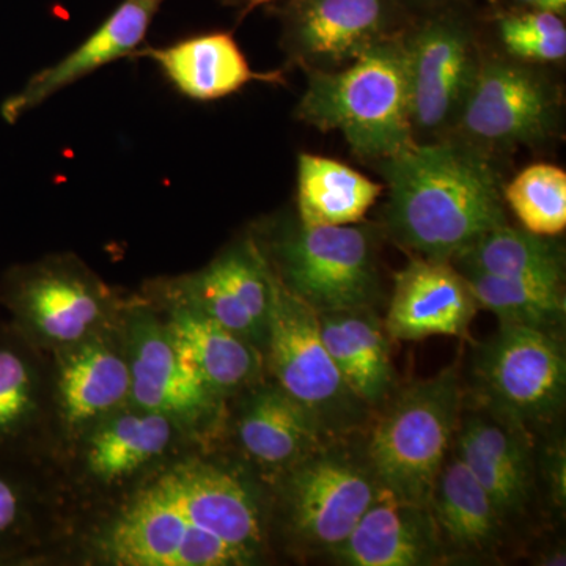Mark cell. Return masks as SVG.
<instances>
[{
	"mask_svg": "<svg viewBox=\"0 0 566 566\" xmlns=\"http://www.w3.org/2000/svg\"><path fill=\"white\" fill-rule=\"evenodd\" d=\"M504 200L527 232L558 237L566 227V172L536 163L504 185Z\"/></svg>",
	"mask_w": 566,
	"mask_h": 566,
	"instance_id": "cell-30",
	"label": "cell"
},
{
	"mask_svg": "<svg viewBox=\"0 0 566 566\" xmlns=\"http://www.w3.org/2000/svg\"><path fill=\"white\" fill-rule=\"evenodd\" d=\"M283 285L316 314L375 308L381 294L374 227H305L297 221L260 243Z\"/></svg>",
	"mask_w": 566,
	"mask_h": 566,
	"instance_id": "cell-5",
	"label": "cell"
},
{
	"mask_svg": "<svg viewBox=\"0 0 566 566\" xmlns=\"http://www.w3.org/2000/svg\"><path fill=\"white\" fill-rule=\"evenodd\" d=\"M406 7L416 6L422 7V9L438 11L447 9H460L465 0H401Z\"/></svg>",
	"mask_w": 566,
	"mask_h": 566,
	"instance_id": "cell-34",
	"label": "cell"
},
{
	"mask_svg": "<svg viewBox=\"0 0 566 566\" xmlns=\"http://www.w3.org/2000/svg\"><path fill=\"white\" fill-rule=\"evenodd\" d=\"M452 264L460 273L565 282L564 245L509 223L482 234Z\"/></svg>",
	"mask_w": 566,
	"mask_h": 566,
	"instance_id": "cell-27",
	"label": "cell"
},
{
	"mask_svg": "<svg viewBox=\"0 0 566 566\" xmlns=\"http://www.w3.org/2000/svg\"><path fill=\"white\" fill-rule=\"evenodd\" d=\"M177 423L169 417L129 405L95 424L85 461L102 482H115L161 457L172 442Z\"/></svg>",
	"mask_w": 566,
	"mask_h": 566,
	"instance_id": "cell-26",
	"label": "cell"
},
{
	"mask_svg": "<svg viewBox=\"0 0 566 566\" xmlns=\"http://www.w3.org/2000/svg\"><path fill=\"white\" fill-rule=\"evenodd\" d=\"M348 566H428L450 558L430 506L379 488L348 538L329 556Z\"/></svg>",
	"mask_w": 566,
	"mask_h": 566,
	"instance_id": "cell-16",
	"label": "cell"
},
{
	"mask_svg": "<svg viewBox=\"0 0 566 566\" xmlns=\"http://www.w3.org/2000/svg\"><path fill=\"white\" fill-rule=\"evenodd\" d=\"M453 450L493 502L504 524L523 515L534 493L528 434L490 412L460 420Z\"/></svg>",
	"mask_w": 566,
	"mask_h": 566,
	"instance_id": "cell-18",
	"label": "cell"
},
{
	"mask_svg": "<svg viewBox=\"0 0 566 566\" xmlns=\"http://www.w3.org/2000/svg\"><path fill=\"white\" fill-rule=\"evenodd\" d=\"M323 344L349 389L368 408L385 405L395 390L385 324L375 308L318 314Z\"/></svg>",
	"mask_w": 566,
	"mask_h": 566,
	"instance_id": "cell-22",
	"label": "cell"
},
{
	"mask_svg": "<svg viewBox=\"0 0 566 566\" xmlns=\"http://www.w3.org/2000/svg\"><path fill=\"white\" fill-rule=\"evenodd\" d=\"M282 48L301 69H344L411 24L401 0H286L279 9Z\"/></svg>",
	"mask_w": 566,
	"mask_h": 566,
	"instance_id": "cell-11",
	"label": "cell"
},
{
	"mask_svg": "<svg viewBox=\"0 0 566 566\" xmlns=\"http://www.w3.org/2000/svg\"><path fill=\"white\" fill-rule=\"evenodd\" d=\"M513 9L551 11L565 17L566 0H513Z\"/></svg>",
	"mask_w": 566,
	"mask_h": 566,
	"instance_id": "cell-33",
	"label": "cell"
},
{
	"mask_svg": "<svg viewBox=\"0 0 566 566\" xmlns=\"http://www.w3.org/2000/svg\"><path fill=\"white\" fill-rule=\"evenodd\" d=\"M403 33L375 44L334 71L305 70L307 87L297 120L344 136L354 155L378 164L411 147L416 139L409 111Z\"/></svg>",
	"mask_w": 566,
	"mask_h": 566,
	"instance_id": "cell-3",
	"label": "cell"
},
{
	"mask_svg": "<svg viewBox=\"0 0 566 566\" xmlns=\"http://www.w3.org/2000/svg\"><path fill=\"white\" fill-rule=\"evenodd\" d=\"M409 111L417 136L441 139L455 128L483 55L460 9L431 11L403 33Z\"/></svg>",
	"mask_w": 566,
	"mask_h": 566,
	"instance_id": "cell-8",
	"label": "cell"
},
{
	"mask_svg": "<svg viewBox=\"0 0 566 566\" xmlns=\"http://www.w3.org/2000/svg\"><path fill=\"white\" fill-rule=\"evenodd\" d=\"M164 2L166 0H122L76 50L33 74L21 91L2 103L3 120L13 125L74 82L118 59L136 54Z\"/></svg>",
	"mask_w": 566,
	"mask_h": 566,
	"instance_id": "cell-17",
	"label": "cell"
},
{
	"mask_svg": "<svg viewBox=\"0 0 566 566\" xmlns=\"http://www.w3.org/2000/svg\"><path fill=\"white\" fill-rule=\"evenodd\" d=\"M262 505L232 471L186 461L142 488L99 538L118 566H238L259 558Z\"/></svg>",
	"mask_w": 566,
	"mask_h": 566,
	"instance_id": "cell-1",
	"label": "cell"
},
{
	"mask_svg": "<svg viewBox=\"0 0 566 566\" xmlns=\"http://www.w3.org/2000/svg\"><path fill=\"white\" fill-rule=\"evenodd\" d=\"M463 398L460 374L450 367L387 400L365 452L379 488L401 501L430 506L455 441Z\"/></svg>",
	"mask_w": 566,
	"mask_h": 566,
	"instance_id": "cell-4",
	"label": "cell"
},
{
	"mask_svg": "<svg viewBox=\"0 0 566 566\" xmlns=\"http://www.w3.org/2000/svg\"><path fill=\"white\" fill-rule=\"evenodd\" d=\"M495 33L509 59L535 65L566 57L564 17L551 11L512 9L494 18Z\"/></svg>",
	"mask_w": 566,
	"mask_h": 566,
	"instance_id": "cell-31",
	"label": "cell"
},
{
	"mask_svg": "<svg viewBox=\"0 0 566 566\" xmlns=\"http://www.w3.org/2000/svg\"><path fill=\"white\" fill-rule=\"evenodd\" d=\"M136 54L153 59L174 87L196 102L226 98L251 82H283L281 71H253L230 32L202 33L170 46L148 48Z\"/></svg>",
	"mask_w": 566,
	"mask_h": 566,
	"instance_id": "cell-21",
	"label": "cell"
},
{
	"mask_svg": "<svg viewBox=\"0 0 566 566\" xmlns=\"http://www.w3.org/2000/svg\"><path fill=\"white\" fill-rule=\"evenodd\" d=\"M461 274L474 294L479 308L497 316L501 324L534 327L557 334L565 323L564 283L479 273Z\"/></svg>",
	"mask_w": 566,
	"mask_h": 566,
	"instance_id": "cell-28",
	"label": "cell"
},
{
	"mask_svg": "<svg viewBox=\"0 0 566 566\" xmlns=\"http://www.w3.org/2000/svg\"><path fill=\"white\" fill-rule=\"evenodd\" d=\"M282 475L290 534L327 556L348 538L379 491L365 458L357 460L334 446L319 447Z\"/></svg>",
	"mask_w": 566,
	"mask_h": 566,
	"instance_id": "cell-10",
	"label": "cell"
},
{
	"mask_svg": "<svg viewBox=\"0 0 566 566\" xmlns=\"http://www.w3.org/2000/svg\"><path fill=\"white\" fill-rule=\"evenodd\" d=\"M560 117V93L527 63L482 59L452 133L488 153L542 144Z\"/></svg>",
	"mask_w": 566,
	"mask_h": 566,
	"instance_id": "cell-9",
	"label": "cell"
},
{
	"mask_svg": "<svg viewBox=\"0 0 566 566\" xmlns=\"http://www.w3.org/2000/svg\"><path fill=\"white\" fill-rule=\"evenodd\" d=\"M274 283L273 266L262 248L253 238H245L199 273L169 283V294L262 349L266 344Z\"/></svg>",
	"mask_w": 566,
	"mask_h": 566,
	"instance_id": "cell-13",
	"label": "cell"
},
{
	"mask_svg": "<svg viewBox=\"0 0 566 566\" xmlns=\"http://www.w3.org/2000/svg\"><path fill=\"white\" fill-rule=\"evenodd\" d=\"M264 348L275 385L314 419L326 441L345 438L365 422L370 408L349 389L331 359L318 314L277 274Z\"/></svg>",
	"mask_w": 566,
	"mask_h": 566,
	"instance_id": "cell-6",
	"label": "cell"
},
{
	"mask_svg": "<svg viewBox=\"0 0 566 566\" xmlns=\"http://www.w3.org/2000/svg\"><path fill=\"white\" fill-rule=\"evenodd\" d=\"M472 376L486 412L527 434L564 409L566 357L557 334L501 324L476 346Z\"/></svg>",
	"mask_w": 566,
	"mask_h": 566,
	"instance_id": "cell-7",
	"label": "cell"
},
{
	"mask_svg": "<svg viewBox=\"0 0 566 566\" xmlns=\"http://www.w3.org/2000/svg\"><path fill=\"white\" fill-rule=\"evenodd\" d=\"M430 510L450 556L483 557L501 545L504 521L455 450L436 480Z\"/></svg>",
	"mask_w": 566,
	"mask_h": 566,
	"instance_id": "cell-24",
	"label": "cell"
},
{
	"mask_svg": "<svg viewBox=\"0 0 566 566\" xmlns=\"http://www.w3.org/2000/svg\"><path fill=\"white\" fill-rule=\"evenodd\" d=\"M29 513L31 494L24 479L10 460H0V558L20 549L29 527Z\"/></svg>",
	"mask_w": 566,
	"mask_h": 566,
	"instance_id": "cell-32",
	"label": "cell"
},
{
	"mask_svg": "<svg viewBox=\"0 0 566 566\" xmlns=\"http://www.w3.org/2000/svg\"><path fill=\"white\" fill-rule=\"evenodd\" d=\"M39 412V375L25 338L0 331V460H9Z\"/></svg>",
	"mask_w": 566,
	"mask_h": 566,
	"instance_id": "cell-29",
	"label": "cell"
},
{
	"mask_svg": "<svg viewBox=\"0 0 566 566\" xmlns=\"http://www.w3.org/2000/svg\"><path fill=\"white\" fill-rule=\"evenodd\" d=\"M59 403L71 430H92L132 401L128 354L98 335L66 346L59 367Z\"/></svg>",
	"mask_w": 566,
	"mask_h": 566,
	"instance_id": "cell-19",
	"label": "cell"
},
{
	"mask_svg": "<svg viewBox=\"0 0 566 566\" xmlns=\"http://www.w3.org/2000/svg\"><path fill=\"white\" fill-rule=\"evenodd\" d=\"M238 438L256 464L277 474L327 442L314 419L277 385L249 395L238 420Z\"/></svg>",
	"mask_w": 566,
	"mask_h": 566,
	"instance_id": "cell-23",
	"label": "cell"
},
{
	"mask_svg": "<svg viewBox=\"0 0 566 566\" xmlns=\"http://www.w3.org/2000/svg\"><path fill=\"white\" fill-rule=\"evenodd\" d=\"M132 368L129 405L169 417L182 427H196L219 409L221 398L182 363L172 338L150 312L133 316L128 331Z\"/></svg>",
	"mask_w": 566,
	"mask_h": 566,
	"instance_id": "cell-14",
	"label": "cell"
},
{
	"mask_svg": "<svg viewBox=\"0 0 566 566\" xmlns=\"http://www.w3.org/2000/svg\"><path fill=\"white\" fill-rule=\"evenodd\" d=\"M479 305L464 275L446 260H411L395 275L385 329L395 340L465 337Z\"/></svg>",
	"mask_w": 566,
	"mask_h": 566,
	"instance_id": "cell-15",
	"label": "cell"
},
{
	"mask_svg": "<svg viewBox=\"0 0 566 566\" xmlns=\"http://www.w3.org/2000/svg\"><path fill=\"white\" fill-rule=\"evenodd\" d=\"M166 327L182 363L221 400L262 374V349L191 305L174 300Z\"/></svg>",
	"mask_w": 566,
	"mask_h": 566,
	"instance_id": "cell-20",
	"label": "cell"
},
{
	"mask_svg": "<svg viewBox=\"0 0 566 566\" xmlns=\"http://www.w3.org/2000/svg\"><path fill=\"white\" fill-rule=\"evenodd\" d=\"M0 297L22 337L50 345L71 346L92 337L109 307L107 290L71 260L11 270Z\"/></svg>",
	"mask_w": 566,
	"mask_h": 566,
	"instance_id": "cell-12",
	"label": "cell"
},
{
	"mask_svg": "<svg viewBox=\"0 0 566 566\" xmlns=\"http://www.w3.org/2000/svg\"><path fill=\"white\" fill-rule=\"evenodd\" d=\"M375 166L389 191L387 233L422 259L452 262L482 234L509 223L493 158L460 137L417 140Z\"/></svg>",
	"mask_w": 566,
	"mask_h": 566,
	"instance_id": "cell-2",
	"label": "cell"
},
{
	"mask_svg": "<svg viewBox=\"0 0 566 566\" xmlns=\"http://www.w3.org/2000/svg\"><path fill=\"white\" fill-rule=\"evenodd\" d=\"M221 2L226 3V6L234 7V9L240 11V17L244 18L252 10L266 6V3L277 2V0H221Z\"/></svg>",
	"mask_w": 566,
	"mask_h": 566,
	"instance_id": "cell-35",
	"label": "cell"
},
{
	"mask_svg": "<svg viewBox=\"0 0 566 566\" xmlns=\"http://www.w3.org/2000/svg\"><path fill=\"white\" fill-rule=\"evenodd\" d=\"M385 186L335 159L303 153L297 158V221L305 227L359 223Z\"/></svg>",
	"mask_w": 566,
	"mask_h": 566,
	"instance_id": "cell-25",
	"label": "cell"
}]
</instances>
